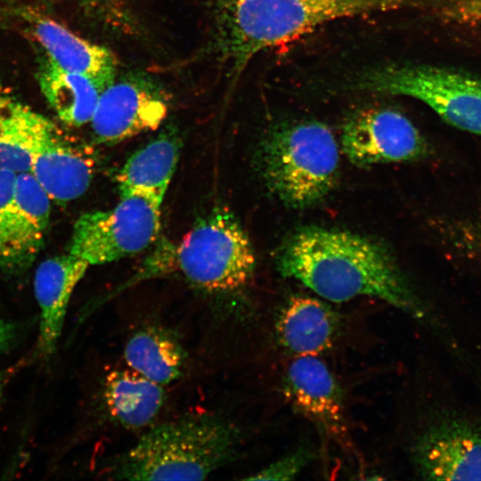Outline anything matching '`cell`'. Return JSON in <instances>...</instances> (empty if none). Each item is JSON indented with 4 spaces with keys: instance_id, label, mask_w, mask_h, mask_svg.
Returning <instances> with one entry per match:
<instances>
[{
    "instance_id": "obj_17",
    "label": "cell",
    "mask_w": 481,
    "mask_h": 481,
    "mask_svg": "<svg viewBox=\"0 0 481 481\" xmlns=\"http://www.w3.org/2000/svg\"><path fill=\"white\" fill-rule=\"evenodd\" d=\"M162 385L132 369H117L105 377L102 400L109 417L127 429L151 425L166 400Z\"/></svg>"
},
{
    "instance_id": "obj_21",
    "label": "cell",
    "mask_w": 481,
    "mask_h": 481,
    "mask_svg": "<svg viewBox=\"0 0 481 481\" xmlns=\"http://www.w3.org/2000/svg\"><path fill=\"white\" fill-rule=\"evenodd\" d=\"M53 124L20 101L0 126V169L30 172L33 155Z\"/></svg>"
},
{
    "instance_id": "obj_6",
    "label": "cell",
    "mask_w": 481,
    "mask_h": 481,
    "mask_svg": "<svg viewBox=\"0 0 481 481\" xmlns=\"http://www.w3.org/2000/svg\"><path fill=\"white\" fill-rule=\"evenodd\" d=\"M355 88L418 99L448 124L481 135V79L423 65H389L360 75Z\"/></svg>"
},
{
    "instance_id": "obj_20",
    "label": "cell",
    "mask_w": 481,
    "mask_h": 481,
    "mask_svg": "<svg viewBox=\"0 0 481 481\" xmlns=\"http://www.w3.org/2000/svg\"><path fill=\"white\" fill-rule=\"evenodd\" d=\"M124 359L133 371L166 386L183 375L186 352L171 331L147 326L130 336L124 347Z\"/></svg>"
},
{
    "instance_id": "obj_11",
    "label": "cell",
    "mask_w": 481,
    "mask_h": 481,
    "mask_svg": "<svg viewBox=\"0 0 481 481\" xmlns=\"http://www.w3.org/2000/svg\"><path fill=\"white\" fill-rule=\"evenodd\" d=\"M96 169L94 149L54 123L33 155L30 173L52 200L64 204L87 191Z\"/></svg>"
},
{
    "instance_id": "obj_5",
    "label": "cell",
    "mask_w": 481,
    "mask_h": 481,
    "mask_svg": "<svg viewBox=\"0 0 481 481\" xmlns=\"http://www.w3.org/2000/svg\"><path fill=\"white\" fill-rule=\"evenodd\" d=\"M159 260L135 279L181 273L194 286L209 293H229L241 289L250 279L255 255L238 219L226 208L212 210Z\"/></svg>"
},
{
    "instance_id": "obj_14",
    "label": "cell",
    "mask_w": 481,
    "mask_h": 481,
    "mask_svg": "<svg viewBox=\"0 0 481 481\" xmlns=\"http://www.w3.org/2000/svg\"><path fill=\"white\" fill-rule=\"evenodd\" d=\"M89 265L68 253L42 262L35 274L34 290L40 308L38 352L51 356L61 334L72 292Z\"/></svg>"
},
{
    "instance_id": "obj_26",
    "label": "cell",
    "mask_w": 481,
    "mask_h": 481,
    "mask_svg": "<svg viewBox=\"0 0 481 481\" xmlns=\"http://www.w3.org/2000/svg\"><path fill=\"white\" fill-rule=\"evenodd\" d=\"M19 102L11 89L0 83V126Z\"/></svg>"
},
{
    "instance_id": "obj_28",
    "label": "cell",
    "mask_w": 481,
    "mask_h": 481,
    "mask_svg": "<svg viewBox=\"0 0 481 481\" xmlns=\"http://www.w3.org/2000/svg\"><path fill=\"white\" fill-rule=\"evenodd\" d=\"M3 393H4V379L2 375H0V405L3 398Z\"/></svg>"
},
{
    "instance_id": "obj_19",
    "label": "cell",
    "mask_w": 481,
    "mask_h": 481,
    "mask_svg": "<svg viewBox=\"0 0 481 481\" xmlns=\"http://www.w3.org/2000/svg\"><path fill=\"white\" fill-rule=\"evenodd\" d=\"M37 78L44 97L63 124L78 127L90 123L103 91L100 85L87 76L59 67L45 54Z\"/></svg>"
},
{
    "instance_id": "obj_7",
    "label": "cell",
    "mask_w": 481,
    "mask_h": 481,
    "mask_svg": "<svg viewBox=\"0 0 481 481\" xmlns=\"http://www.w3.org/2000/svg\"><path fill=\"white\" fill-rule=\"evenodd\" d=\"M162 201L149 192H132L120 195L110 209L83 214L74 224L69 253L91 265L144 250L159 235Z\"/></svg>"
},
{
    "instance_id": "obj_4",
    "label": "cell",
    "mask_w": 481,
    "mask_h": 481,
    "mask_svg": "<svg viewBox=\"0 0 481 481\" xmlns=\"http://www.w3.org/2000/svg\"><path fill=\"white\" fill-rule=\"evenodd\" d=\"M338 163V145L332 131L313 120L273 126L258 151V167L265 185L294 208L313 206L332 190Z\"/></svg>"
},
{
    "instance_id": "obj_16",
    "label": "cell",
    "mask_w": 481,
    "mask_h": 481,
    "mask_svg": "<svg viewBox=\"0 0 481 481\" xmlns=\"http://www.w3.org/2000/svg\"><path fill=\"white\" fill-rule=\"evenodd\" d=\"M339 318L327 303L316 298L291 297L278 314V341L297 356L315 355L330 348L339 331Z\"/></svg>"
},
{
    "instance_id": "obj_2",
    "label": "cell",
    "mask_w": 481,
    "mask_h": 481,
    "mask_svg": "<svg viewBox=\"0 0 481 481\" xmlns=\"http://www.w3.org/2000/svg\"><path fill=\"white\" fill-rule=\"evenodd\" d=\"M427 0H203L219 60L234 85L261 51L292 42L333 20L424 7Z\"/></svg>"
},
{
    "instance_id": "obj_25",
    "label": "cell",
    "mask_w": 481,
    "mask_h": 481,
    "mask_svg": "<svg viewBox=\"0 0 481 481\" xmlns=\"http://www.w3.org/2000/svg\"><path fill=\"white\" fill-rule=\"evenodd\" d=\"M17 174L0 169V269L6 252V234L13 204Z\"/></svg>"
},
{
    "instance_id": "obj_3",
    "label": "cell",
    "mask_w": 481,
    "mask_h": 481,
    "mask_svg": "<svg viewBox=\"0 0 481 481\" xmlns=\"http://www.w3.org/2000/svg\"><path fill=\"white\" fill-rule=\"evenodd\" d=\"M237 428L215 414H192L152 427L114 460L122 480H202L234 460Z\"/></svg>"
},
{
    "instance_id": "obj_12",
    "label": "cell",
    "mask_w": 481,
    "mask_h": 481,
    "mask_svg": "<svg viewBox=\"0 0 481 481\" xmlns=\"http://www.w3.org/2000/svg\"><path fill=\"white\" fill-rule=\"evenodd\" d=\"M420 474L435 480H481V431L462 420H446L418 441Z\"/></svg>"
},
{
    "instance_id": "obj_24",
    "label": "cell",
    "mask_w": 481,
    "mask_h": 481,
    "mask_svg": "<svg viewBox=\"0 0 481 481\" xmlns=\"http://www.w3.org/2000/svg\"><path fill=\"white\" fill-rule=\"evenodd\" d=\"M311 459V452L307 449L300 448L245 479L290 480L306 467Z\"/></svg>"
},
{
    "instance_id": "obj_8",
    "label": "cell",
    "mask_w": 481,
    "mask_h": 481,
    "mask_svg": "<svg viewBox=\"0 0 481 481\" xmlns=\"http://www.w3.org/2000/svg\"><path fill=\"white\" fill-rule=\"evenodd\" d=\"M169 98L164 85L147 72L117 76L102 92L90 121L95 142L114 144L157 129L167 115Z\"/></svg>"
},
{
    "instance_id": "obj_13",
    "label": "cell",
    "mask_w": 481,
    "mask_h": 481,
    "mask_svg": "<svg viewBox=\"0 0 481 481\" xmlns=\"http://www.w3.org/2000/svg\"><path fill=\"white\" fill-rule=\"evenodd\" d=\"M50 210L51 199L32 174H17L7 228L4 273L20 274L34 262L43 246Z\"/></svg>"
},
{
    "instance_id": "obj_1",
    "label": "cell",
    "mask_w": 481,
    "mask_h": 481,
    "mask_svg": "<svg viewBox=\"0 0 481 481\" xmlns=\"http://www.w3.org/2000/svg\"><path fill=\"white\" fill-rule=\"evenodd\" d=\"M278 269L325 300L374 297L414 316L423 310L390 253L381 244L346 231L305 227L278 257Z\"/></svg>"
},
{
    "instance_id": "obj_23",
    "label": "cell",
    "mask_w": 481,
    "mask_h": 481,
    "mask_svg": "<svg viewBox=\"0 0 481 481\" xmlns=\"http://www.w3.org/2000/svg\"><path fill=\"white\" fill-rule=\"evenodd\" d=\"M430 9L447 21L468 27H481V0H432Z\"/></svg>"
},
{
    "instance_id": "obj_15",
    "label": "cell",
    "mask_w": 481,
    "mask_h": 481,
    "mask_svg": "<svg viewBox=\"0 0 481 481\" xmlns=\"http://www.w3.org/2000/svg\"><path fill=\"white\" fill-rule=\"evenodd\" d=\"M32 31L45 54L59 67L89 77L105 89L118 76V60L108 48L94 44L59 22L31 16Z\"/></svg>"
},
{
    "instance_id": "obj_18",
    "label": "cell",
    "mask_w": 481,
    "mask_h": 481,
    "mask_svg": "<svg viewBox=\"0 0 481 481\" xmlns=\"http://www.w3.org/2000/svg\"><path fill=\"white\" fill-rule=\"evenodd\" d=\"M179 132L167 126L133 153L117 175L120 195L144 192L164 200L179 159Z\"/></svg>"
},
{
    "instance_id": "obj_22",
    "label": "cell",
    "mask_w": 481,
    "mask_h": 481,
    "mask_svg": "<svg viewBox=\"0 0 481 481\" xmlns=\"http://www.w3.org/2000/svg\"><path fill=\"white\" fill-rule=\"evenodd\" d=\"M88 15L107 28L127 34L137 24V20L121 0H73Z\"/></svg>"
},
{
    "instance_id": "obj_10",
    "label": "cell",
    "mask_w": 481,
    "mask_h": 481,
    "mask_svg": "<svg viewBox=\"0 0 481 481\" xmlns=\"http://www.w3.org/2000/svg\"><path fill=\"white\" fill-rule=\"evenodd\" d=\"M283 391L292 408L322 435L338 444L348 442L342 390L318 356H297L288 367Z\"/></svg>"
},
{
    "instance_id": "obj_9",
    "label": "cell",
    "mask_w": 481,
    "mask_h": 481,
    "mask_svg": "<svg viewBox=\"0 0 481 481\" xmlns=\"http://www.w3.org/2000/svg\"><path fill=\"white\" fill-rule=\"evenodd\" d=\"M342 150L355 166L415 160L427 152L419 130L401 112L371 108L354 114L344 125Z\"/></svg>"
},
{
    "instance_id": "obj_27",
    "label": "cell",
    "mask_w": 481,
    "mask_h": 481,
    "mask_svg": "<svg viewBox=\"0 0 481 481\" xmlns=\"http://www.w3.org/2000/svg\"><path fill=\"white\" fill-rule=\"evenodd\" d=\"M16 335L15 324L0 319V354L5 352L12 345Z\"/></svg>"
}]
</instances>
